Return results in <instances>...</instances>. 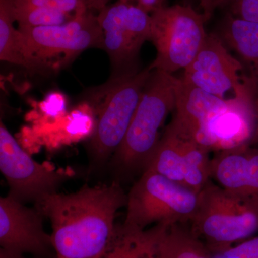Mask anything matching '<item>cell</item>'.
I'll use <instances>...</instances> for the list:
<instances>
[{"instance_id": "obj_1", "label": "cell", "mask_w": 258, "mask_h": 258, "mask_svg": "<svg viewBox=\"0 0 258 258\" xmlns=\"http://www.w3.org/2000/svg\"><path fill=\"white\" fill-rule=\"evenodd\" d=\"M126 205L127 195L113 182L51 194L35 208L50 220L57 258H101L114 234L116 212Z\"/></svg>"}, {"instance_id": "obj_2", "label": "cell", "mask_w": 258, "mask_h": 258, "mask_svg": "<svg viewBox=\"0 0 258 258\" xmlns=\"http://www.w3.org/2000/svg\"><path fill=\"white\" fill-rule=\"evenodd\" d=\"M190 230L214 256L258 232V202L230 192L212 180L198 194Z\"/></svg>"}, {"instance_id": "obj_3", "label": "cell", "mask_w": 258, "mask_h": 258, "mask_svg": "<svg viewBox=\"0 0 258 258\" xmlns=\"http://www.w3.org/2000/svg\"><path fill=\"white\" fill-rule=\"evenodd\" d=\"M179 81L160 70L152 71L124 140L114 154L120 169L145 170L160 140L161 127L175 108Z\"/></svg>"}, {"instance_id": "obj_4", "label": "cell", "mask_w": 258, "mask_h": 258, "mask_svg": "<svg viewBox=\"0 0 258 258\" xmlns=\"http://www.w3.org/2000/svg\"><path fill=\"white\" fill-rule=\"evenodd\" d=\"M198 194L154 171L145 170L127 195L123 225L144 230L159 223L190 222Z\"/></svg>"}, {"instance_id": "obj_5", "label": "cell", "mask_w": 258, "mask_h": 258, "mask_svg": "<svg viewBox=\"0 0 258 258\" xmlns=\"http://www.w3.org/2000/svg\"><path fill=\"white\" fill-rule=\"evenodd\" d=\"M151 17L150 40L157 49V57L149 69L171 74L186 69L208 37L204 15L191 7L176 5L161 7Z\"/></svg>"}, {"instance_id": "obj_6", "label": "cell", "mask_w": 258, "mask_h": 258, "mask_svg": "<svg viewBox=\"0 0 258 258\" xmlns=\"http://www.w3.org/2000/svg\"><path fill=\"white\" fill-rule=\"evenodd\" d=\"M27 53L41 71L52 69L51 60H64L91 47L104 49V35L98 18L91 13L75 15L66 23L20 28Z\"/></svg>"}, {"instance_id": "obj_7", "label": "cell", "mask_w": 258, "mask_h": 258, "mask_svg": "<svg viewBox=\"0 0 258 258\" xmlns=\"http://www.w3.org/2000/svg\"><path fill=\"white\" fill-rule=\"evenodd\" d=\"M152 71L148 67L140 72L121 75L108 87L91 144L98 160L115 154L121 145Z\"/></svg>"}, {"instance_id": "obj_8", "label": "cell", "mask_w": 258, "mask_h": 258, "mask_svg": "<svg viewBox=\"0 0 258 258\" xmlns=\"http://www.w3.org/2000/svg\"><path fill=\"white\" fill-rule=\"evenodd\" d=\"M0 125V169L9 185L8 195L23 204H35L46 195L57 192L69 176L34 160L3 122Z\"/></svg>"}, {"instance_id": "obj_9", "label": "cell", "mask_w": 258, "mask_h": 258, "mask_svg": "<svg viewBox=\"0 0 258 258\" xmlns=\"http://www.w3.org/2000/svg\"><path fill=\"white\" fill-rule=\"evenodd\" d=\"M210 152L167 126L145 170L157 172L199 193L212 179Z\"/></svg>"}, {"instance_id": "obj_10", "label": "cell", "mask_w": 258, "mask_h": 258, "mask_svg": "<svg viewBox=\"0 0 258 258\" xmlns=\"http://www.w3.org/2000/svg\"><path fill=\"white\" fill-rule=\"evenodd\" d=\"M42 214L8 195L0 198L1 258H57L52 237L44 230Z\"/></svg>"}, {"instance_id": "obj_11", "label": "cell", "mask_w": 258, "mask_h": 258, "mask_svg": "<svg viewBox=\"0 0 258 258\" xmlns=\"http://www.w3.org/2000/svg\"><path fill=\"white\" fill-rule=\"evenodd\" d=\"M243 66L224 45L216 34L208 35L203 47L191 63L184 69L182 80L210 94L225 98L234 90L235 95L243 93L252 85L250 77L242 78Z\"/></svg>"}, {"instance_id": "obj_12", "label": "cell", "mask_w": 258, "mask_h": 258, "mask_svg": "<svg viewBox=\"0 0 258 258\" xmlns=\"http://www.w3.org/2000/svg\"><path fill=\"white\" fill-rule=\"evenodd\" d=\"M228 103L229 99L214 96L179 79L176 91L175 114L168 127L178 135L208 149L206 134L209 123Z\"/></svg>"}, {"instance_id": "obj_13", "label": "cell", "mask_w": 258, "mask_h": 258, "mask_svg": "<svg viewBox=\"0 0 258 258\" xmlns=\"http://www.w3.org/2000/svg\"><path fill=\"white\" fill-rule=\"evenodd\" d=\"M211 179L230 192L258 202V149L243 145L219 151L211 159Z\"/></svg>"}, {"instance_id": "obj_14", "label": "cell", "mask_w": 258, "mask_h": 258, "mask_svg": "<svg viewBox=\"0 0 258 258\" xmlns=\"http://www.w3.org/2000/svg\"><path fill=\"white\" fill-rule=\"evenodd\" d=\"M169 225L159 223L140 230L116 224L111 242L101 258H164L163 243Z\"/></svg>"}, {"instance_id": "obj_15", "label": "cell", "mask_w": 258, "mask_h": 258, "mask_svg": "<svg viewBox=\"0 0 258 258\" xmlns=\"http://www.w3.org/2000/svg\"><path fill=\"white\" fill-rule=\"evenodd\" d=\"M129 2L119 0L100 11L98 22L104 35V49L113 67L129 66L138 56L127 28Z\"/></svg>"}, {"instance_id": "obj_16", "label": "cell", "mask_w": 258, "mask_h": 258, "mask_svg": "<svg viewBox=\"0 0 258 258\" xmlns=\"http://www.w3.org/2000/svg\"><path fill=\"white\" fill-rule=\"evenodd\" d=\"M220 33V38L250 66V78L258 86V23L229 15L222 22Z\"/></svg>"}, {"instance_id": "obj_17", "label": "cell", "mask_w": 258, "mask_h": 258, "mask_svg": "<svg viewBox=\"0 0 258 258\" xmlns=\"http://www.w3.org/2000/svg\"><path fill=\"white\" fill-rule=\"evenodd\" d=\"M15 0H0V59L31 71H41L29 57L19 30L13 27Z\"/></svg>"}, {"instance_id": "obj_18", "label": "cell", "mask_w": 258, "mask_h": 258, "mask_svg": "<svg viewBox=\"0 0 258 258\" xmlns=\"http://www.w3.org/2000/svg\"><path fill=\"white\" fill-rule=\"evenodd\" d=\"M184 224L169 225L164 235V258H215Z\"/></svg>"}, {"instance_id": "obj_19", "label": "cell", "mask_w": 258, "mask_h": 258, "mask_svg": "<svg viewBox=\"0 0 258 258\" xmlns=\"http://www.w3.org/2000/svg\"><path fill=\"white\" fill-rule=\"evenodd\" d=\"M69 16L52 7L14 8L15 20L20 28L62 25L69 21Z\"/></svg>"}, {"instance_id": "obj_20", "label": "cell", "mask_w": 258, "mask_h": 258, "mask_svg": "<svg viewBox=\"0 0 258 258\" xmlns=\"http://www.w3.org/2000/svg\"><path fill=\"white\" fill-rule=\"evenodd\" d=\"M215 258H258V235L242 241Z\"/></svg>"}, {"instance_id": "obj_21", "label": "cell", "mask_w": 258, "mask_h": 258, "mask_svg": "<svg viewBox=\"0 0 258 258\" xmlns=\"http://www.w3.org/2000/svg\"><path fill=\"white\" fill-rule=\"evenodd\" d=\"M231 15L258 23V0H230Z\"/></svg>"}, {"instance_id": "obj_22", "label": "cell", "mask_w": 258, "mask_h": 258, "mask_svg": "<svg viewBox=\"0 0 258 258\" xmlns=\"http://www.w3.org/2000/svg\"><path fill=\"white\" fill-rule=\"evenodd\" d=\"M52 7L67 15L74 13V16L85 14L88 8L84 0H52Z\"/></svg>"}, {"instance_id": "obj_23", "label": "cell", "mask_w": 258, "mask_h": 258, "mask_svg": "<svg viewBox=\"0 0 258 258\" xmlns=\"http://www.w3.org/2000/svg\"><path fill=\"white\" fill-rule=\"evenodd\" d=\"M230 0H200V5L203 10L204 16L207 21L210 20L215 9L220 5L229 3Z\"/></svg>"}, {"instance_id": "obj_24", "label": "cell", "mask_w": 258, "mask_h": 258, "mask_svg": "<svg viewBox=\"0 0 258 258\" xmlns=\"http://www.w3.org/2000/svg\"><path fill=\"white\" fill-rule=\"evenodd\" d=\"M15 8L52 7V0H15Z\"/></svg>"}, {"instance_id": "obj_25", "label": "cell", "mask_w": 258, "mask_h": 258, "mask_svg": "<svg viewBox=\"0 0 258 258\" xmlns=\"http://www.w3.org/2000/svg\"><path fill=\"white\" fill-rule=\"evenodd\" d=\"M138 6L142 8L147 13H152L156 10L159 9L161 7L164 6L163 5V0H137Z\"/></svg>"}, {"instance_id": "obj_26", "label": "cell", "mask_w": 258, "mask_h": 258, "mask_svg": "<svg viewBox=\"0 0 258 258\" xmlns=\"http://www.w3.org/2000/svg\"><path fill=\"white\" fill-rule=\"evenodd\" d=\"M110 0H84L88 8L101 11Z\"/></svg>"}, {"instance_id": "obj_27", "label": "cell", "mask_w": 258, "mask_h": 258, "mask_svg": "<svg viewBox=\"0 0 258 258\" xmlns=\"http://www.w3.org/2000/svg\"><path fill=\"white\" fill-rule=\"evenodd\" d=\"M254 110H255L256 118L255 130H254L253 138L252 139L250 145L251 144H258V92L256 96L255 101H254Z\"/></svg>"}, {"instance_id": "obj_28", "label": "cell", "mask_w": 258, "mask_h": 258, "mask_svg": "<svg viewBox=\"0 0 258 258\" xmlns=\"http://www.w3.org/2000/svg\"><path fill=\"white\" fill-rule=\"evenodd\" d=\"M123 1H127V2H129V0H123Z\"/></svg>"}, {"instance_id": "obj_29", "label": "cell", "mask_w": 258, "mask_h": 258, "mask_svg": "<svg viewBox=\"0 0 258 258\" xmlns=\"http://www.w3.org/2000/svg\"><path fill=\"white\" fill-rule=\"evenodd\" d=\"M163 1H164V0H163Z\"/></svg>"}]
</instances>
